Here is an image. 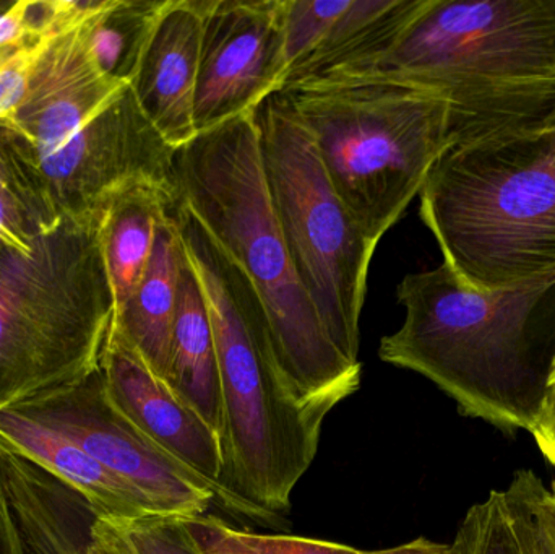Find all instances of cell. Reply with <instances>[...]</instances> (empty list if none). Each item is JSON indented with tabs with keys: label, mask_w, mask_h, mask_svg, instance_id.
Returning a JSON list of instances; mask_svg holds the SVG:
<instances>
[{
	"label": "cell",
	"mask_w": 555,
	"mask_h": 554,
	"mask_svg": "<svg viewBox=\"0 0 555 554\" xmlns=\"http://www.w3.org/2000/svg\"><path fill=\"white\" fill-rule=\"evenodd\" d=\"M555 279L517 288H475L447 263L410 273L397 288L403 325L378 358L436 384L468 418L502 433L538 422L555 357L547 308Z\"/></svg>",
	"instance_id": "cell-1"
},
{
	"label": "cell",
	"mask_w": 555,
	"mask_h": 554,
	"mask_svg": "<svg viewBox=\"0 0 555 554\" xmlns=\"http://www.w3.org/2000/svg\"><path fill=\"white\" fill-rule=\"evenodd\" d=\"M322 77L437 94L450 145L543 126L555 106V0H427L384 54Z\"/></svg>",
	"instance_id": "cell-2"
},
{
	"label": "cell",
	"mask_w": 555,
	"mask_h": 554,
	"mask_svg": "<svg viewBox=\"0 0 555 554\" xmlns=\"http://www.w3.org/2000/svg\"><path fill=\"white\" fill-rule=\"evenodd\" d=\"M176 168L185 207L259 295L294 399L335 409L361 386V364L336 350L297 279L270 201L254 113L197 133L178 150Z\"/></svg>",
	"instance_id": "cell-3"
},
{
	"label": "cell",
	"mask_w": 555,
	"mask_h": 554,
	"mask_svg": "<svg viewBox=\"0 0 555 554\" xmlns=\"http://www.w3.org/2000/svg\"><path fill=\"white\" fill-rule=\"evenodd\" d=\"M168 214L207 299L223 397L221 485L278 516L319 451L332 410L300 405L286 386L266 309L243 270L179 197Z\"/></svg>",
	"instance_id": "cell-4"
},
{
	"label": "cell",
	"mask_w": 555,
	"mask_h": 554,
	"mask_svg": "<svg viewBox=\"0 0 555 554\" xmlns=\"http://www.w3.org/2000/svg\"><path fill=\"white\" fill-rule=\"evenodd\" d=\"M443 263L485 292L555 279V129L450 145L420 192Z\"/></svg>",
	"instance_id": "cell-5"
},
{
	"label": "cell",
	"mask_w": 555,
	"mask_h": 554,
	"mask_svg": "<svg viewBox=\"0 0 555 554\" xmlns=\"http://www.w3.org/2000/svg\"><path fill=\"white\" fill-rule=\"evenodd\" d=\"M101 224L62 215L0 257V410L100 370L116 318Z\"/></svg>",
	"instance_id": "cell-6"
},
{
	"label": "cell",
	"mask_w": 555,
	"mask_h": 554,
	"mask_svg": "<svg viewBox=\"0 0 555 554\" xmlns=\"http://www.w3.org/2000/svg\"><path fill=\"white\" fill-rule=\"evenodd\" d=\"M281 91L309 130L336 194L378 244L449 149V104L378 78H313Z\"/></svg>",
	"instance_id": "cell-7"
},
{
	"label": "cell",
	"mask_w": 555,
	"mask_h": 554,
	"mask_svg": "<svg viewBox=\"0 0 555 554\" xmlns=\"http://www.w3.org/2000/svg\"><path fill=\"white\" fill-rule=\"evenodd\" d=\"M281 236L300 285L336 350L359 363V321L377 244L333 189L309 130L278 91L254 111Z\"/></svg>",
	"instance_id": "cell-8"
},
{
	"label": "cell",
	"mask_w": 555,
	"mask_h": 554,
	"mask_svg": "<svg viewBox=\"0 0 555 554\" xmlns=\"http://www.w3.org/2000/svg\"><path fill=\"white\" fill-rule=\"evenodd\" d=\"M12 409L77 442L94 461L149 498L162 516L194 519L205 516L211 504H220L250 519L276 517L228 488L205 480L140 431L111 402L101 366L74 386Z\"/></svg>",
	"instance_id": "cell-9"
},
{
	"label": "cell",
	"mask_w": 555,
	"mask_h": 554,
	"mask_svg": "<svg viewBox=\"0 0 555 554\" xmlns=\"http://www.w3.org/2000/svg\"><path fill=\"white\" fill-rule=\"evenodd\" d=\"M22 142L59 215L101 214L114 198L137 188L153 189L175 202L181 197L179 149L150 123L130 85L55 152L35 156Z\"/></svg>",
	"instance_id": "cell-10"
},
{
	"label": "cell",
	"mask_w": 555,
	"mask_h": 554,
	"mask_svg": "<svg viewBox=\"0 0 555 554\" xmlns=\"http://www.w3.org/2000/svg\"><path fill=\"white\" fill-rule=\"evenodd\" d=\"M284 83V0H207L194 104L197 133L253 114Z\"/></svg>",
	"instance_id": "cell-11"
},
{
	"label": "cell",
	"mask_w": 555,
	"mask_h": 554,
	"mask_svg": "<svg viewBox=\"0 0 555 554\" xmlns=\"http://www.w3.org/2000/svg\"><path fill=\"white\" fill-rule=\"evenodd\" d=\"M101 13L39 42L25 98L0 123L22 137L35 156L64 146L129 85L104 74L91 54V23Z\"/></svg>",
	"instance_id": "cell-12"
},
{
	"label": "cell",
	"mask_w": 555,
	"mask_h": 554,
	"mask_svg": "<svg viewBox=\"0 0 555 554\" xmlns=\"http://www.w3.org/2000/svg\"><path fill=\"white\" fill-rule=\"evenodd\" d=\"M426 3L427 0H284V87L378 57Z\"/></svg>",
	"instance_id": "cell-13"
},
{
	"label": "cell",
	"mask_w": 555,
	"mask_h": 554,
	"mask_svg": "<svg viewBox=\"0 0 555 554\" xmlns=\"http://www.w3.org/2000/svg\"><path fill=\"white\" fill-rule=\"evenodd\" d=\"M101 371L107 396L124 416L195 474L221 485L224 451L220 436L168 383L152 373L114 327Z\"/></svg>",
	"instance_id": "cell-14"
},
{
	"label": "cell",
	"mask_w": 555,
	"mask_h": 554,
	"mask_svg": "<svg viewBox=\"0 0 555 554\" xmlns=\"http://www.w3.org/2000/svg\"><path fill=\"white\" fill-rule=\"evenodd\" d=\"M205 2H169L130 83L150 123L176 149L197 137L194 104Z\"/></svg>",
	"instance_id": "cell-15"
},
{
	"label": "cell",
	"mask_w": 555,
	"mask_h": 554,
	"mask_svg": "<svg viewBox=\"0 0 555 554\" xmlns=\"http://www.w3.org/2000/svg\"><path fill=\"white\" fill-rule=\"evenodd\" d=\"M0 477L28 554H87L100 516L80 491L2 448Z\"/></svg>",
	"instance_id": "cell-16"
},
{
	"label": "cell",
	"mask_w": 555,
	"mask_h": 554,
	"mask_svg": "<svg viewBox=\"0 0 555 554\" xmlns=\"http://www.w3.org/2000/svg\"><path fill=\"white\" fill-rule=\"evenodd\" d=\"M0 448L29 459L80 491L101 519L122 524L162 516L149 498L94 461L77 442L18 410H0Z\"/></svg>",
	"instance_id": "cell-17"
},
{
	"label": "cell",
	"mask_w": 555,
	"mask_h": 554,
	"mask_svg": "<svg viewBox=\"0 0 555 554\" xmlns=\"http://www.w3.org/2000/svg\"><path fill=\"white\" fill-rule=\"evenodd\" d=\"M166 383L223 441V397L214 325L201 280L188 253L179 275L178 308Z\"/></svg>",
	"instance_id": "cell-18"
},
{
	"label": "cell",
	"mask_w": 555,
	"mask_h": 554,
	"mask_svg": "<svg viewBox=\"0 0 555 554\" xmlns=\"http://www.w3.org/2000/svg\"><path fill=\"white\" fill-rule=\"evenodd\" d=\"M184 256L185 247L178 227L166 208L149 269L139 288L114 318V331L122 335L152 373L165 383L169 376L172 325Z\"/></svg>",
	"instance_id": "cell-19"
},
{
	"label": "cell",
	"mask_w": 555,
	"mask_h": 554,
	"mask_svg": "<svg viewBox=\"0 0 555 554\" xmlns=\"http://www.w3.org/2000/svg\"><path fill=\"white\" fill-rule=\"evenodd\" d=\"M175 201L153 189L120 194L103 210L104 259L116 299V312L133 295L149 269L159 224Z\"/></svg>",
	"instance_id": "cell-20"
},
{
	"label": "cell",
	"mask_w": 555,
	"mask_h": 554,
	"mask_svg": "<svg viewBox=\"0 0 555 554\" xmlns=\"http://www.w3.org/2000/svg\"><path fill=\"white\" fill-rule=\"evenodd\" d=\"M171 0H114L113 5L93 20L90 51L98 67L132 83L156 25Z\"/></svg>",
	"instance_id": "cell-21"
},
{
	"label": "cell",
	"mask_w": 555,
	"mask_h": 554,
	"mask_svg": "<svg viewBox=\"0 0 555 554\" xmlns=\"http://www.w3.org/2000/svg\"><path fill=\"white\" fill-rule=\"evenodd\" d=\"M453 546L459 554H525L504 491L492 490L466 513Z\"/></svg>",
	"instance_id": "cell-22"
},
{
	"label": "cell",
	"mask_w": 555,
	"mask_h": 554,
	"mask_svg": "<svg viewBox=\"0 0 555 554\" xmlns=\"http://www.w3.org/2000/svg\"><path fill=\"white\" fill-rule=\"evenodd\" d=\"M114 524L122 530L135 554H202L182 519L150 516Z\"/></svg>",
	"instance_id": "cell-23"
},
{
	"label": "cell",
	"mask_w": 555,
	"mask_h": 554,
	"mask_svg": "<svg viewBox=\"0 0 555 554\" xmlns=\"http://www.w3.org/2000/svg\"><path fill=\"white\" fill-rule=\"evenodd\" d=\"M505 500L514 516L515 527L524 543L525 554H554L540 517L531 504L528 491L527 471L515 474L514 480L504 490Z\"/></svg>",
	"instance_id": "cell-24"
},
{
	"label": "cell",
	"mask_w": 555,
	"mask_h": 554,
	"mask_svg": "<svg viewBox=\"0 0 555 554\" xmlns=\"http://www.w3.org/2000/svg\"><path fill=\"white\" fill-rule=\"evenodd\" d=\"M39 42L13 49L0 62V123L9 119L25 98Z\"/></svg>",
	"instance_id": "cell-25"
},
{
	"label": "cell",
	"mask_w": 555,
	"mask_h": 554,
	"mask_svg": "<svg viewBox=\"0 0 555 554\" xmlns=\"http://www.w3.org/2000/svg\"><path fill=\"white\" fill-rule=\"evenodd\" d=\"M184 524L202 554H269L244 542L240 530L228 526L220 517L205 514L185 519Z\"/></svg>",
	"instance_id": "cell-26"
},
{
	"label": "cell",
	"mask_w": 555,
	"mask_h": 554,
	"mask_svg": "<svg viewBox=\"0 0 555 554\" xmlns=\"http://www.w3.org/2000/svg\"><path fill=\"white\" fill-rule=\"evenodd\" d=\"M240 532L244 542L269 554H362L351 546L322 542V540L291 536H262V533L243 532V530Z\"/></svg>",
	"instance_id": "cell-27"
},
{
	"label": "cell",
	"mask_w": 555,
	"mask_h": 554,
	"mask_svg": "<svg viewBox=\"0 0 555 554\" xmlns=\"http://www.w3.org/2000/svg\"><path fill=\"white\" fill-rule=\"evenodd\" d=\"M530 433L541 454L555 471V357L547 383L546 399Z\"/></svg>",
	"instance_id": "cell-28"
},
{
	"label": "cell",
	"mask_w": 555,
	"mask_h": 554,
	"mask_svg": "<svg viewBox=\"0 0 555 554\" xmlns=\"http://www.w3.org/2000/svg\"><path fill=\"white\" fill-rule=\"evenodd\" d=\"M26 5L28 0H22L0 12V51L41 41L29 35L25 18Z\"/></svg>",
	"instance_id": "cell-29"
},
{
	"label": "cell",
	"mask_w": 555,
	"mask_h": 554,
	"mask_svg": "<svg viewBox=\"0 0 555 554\" xmlns=\"http://www.w3.org/2000/svg\"><path fill=\"white\" fill-rule=\"evenodd\" d=\"M527 484L531 504L540 517L541 526H543L555 554V491L547 490L543 480L531 471H527Z\"/></svg>",
	"instance_id": "cell-30"
},
{
	"label": "cell",
	"mask_w": 555,
	"mask_h": 554,
	"mask_svg": "<svg viewBox=\"0 0 555 554\" xmlns=\"http://www.w3.org/2000/svg\"><path fill=\"white\" fill-rule=\"evenodd\" d=\"M87 554H135V552L116 524L98 519L93 529V542Z\"/></svg>",
	"instance_id": "cell-31"
},
{
	"label": "cell",
	"mask_w": 555,
	"mask_h": 554,
	"mask_svg": "<svg viewBox=\"0 0 555 554\" xmlns=\"http://www.w3.org/2000/svg\"><path fill=\"white\" fill-rule=\"evenodd\" d=\"M0 554H28L13 520L0 477Z\"/></svg>",
	"instance_id": "cell-32"
},
{
	"label": "cell",
	"mask_w": 555,
	"mask_h": 554,
	"mask_svg": "<svg viewBox=\"0 0 555 554\" xmlns=\"http://www.w3.org/2000/svg\"><path fill=\"white\" fill-rule=\"evenodd\" d=\"M362 554H459L453 543L430 542L427 539H416L410 543L395 546V549L377 550V552H362Z\"/></svg>",
	"instance_id": "cell-33"
},
{
	"label": "cell",
	"mask_w": 555,
	"mask_h": 554,
	"mask_svg": "<svg viewBox=\"0 0 555 554\" xmlns=\"http://www.w3.org/2000/svg\"><path fill=\"white\" fill-rule=\"evenodd\" d=\"M543 126L554 127L555 129V106L553 113L550 114V117H547L546 123H544Z\"/></svg>",
	"instance_id": "cell-34"
},
{
	"label": "cell",
	"mask_w": 555,
	"mask_h": 554,
	"mask_svg": "<svg viewBox=\"0 0 555 554\" xmlns=\"http://www.w3.org/2000/svg\"><path fill=\"white\" fill-rule=\"evenodd\" d=\"M10 5H12V3H0V12H3V10L9 9Z\"/></svg>",
	"instance_id": "cell-35"
}]
</instances>
